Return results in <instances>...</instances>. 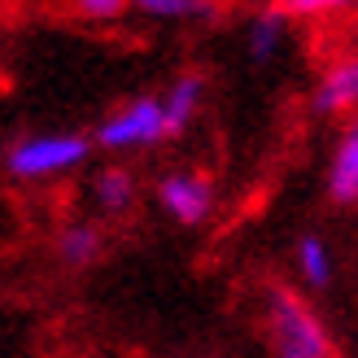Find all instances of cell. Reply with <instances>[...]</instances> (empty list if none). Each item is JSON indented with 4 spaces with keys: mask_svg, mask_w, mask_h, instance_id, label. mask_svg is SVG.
I'll return each instance as SVG.
<instances>
[{
    "mask_svg": "<svg viewBox=\"0 0 358 358\" xmlns=\"http://www.w3.org/2000/svg\"><path fill=\"white\" fill-rule=\"evenodd\" d=\"M262 324H266V341H271L275 358H332V336L324 328V319L293 289L266 293Z\"/></svg>",
    "mask_w": 358,
    "mask_h": 358,
    "instance_id": "obj_1",
    "label": "cell"
},
{
    "mask_svg": "<svg viewBox=\"0 0 358 358\" xmlns=\"http://www.w3.org/2000/svg\"><path fill=\"white\" fill-rule=\"evenodd\" d=\"M171 136H175V127H171L166 101L162 96H131L101 118L96 145L110 153H127V149H153Z\"/></svg>",
    "mask_w": 358,
    "mask_h": 358,
    "instance_id": "obj_2",
    "label": "cell"
},
{
    "mask_svg": "<svg viewBox=\"0 0 358 358\" xmlns=\"http://www.w3.org/2000/svg\"><path fill=\"white\" fill-rule=\"evenodd\" d=\"M92 153V140L75 136V131H40L27 136L9 149V171L27 184H40V179H57L70 175L75 166H83V157Z\"/></svg>",
    "mask_w": 358,
    "mask_h": 358,
    "instance_id": "obj_3",
    "label": "cell"
},
{
    "mask_svg": "<svg viewBox=\"0 0 358 358\" xmlns=\"http://www.w3.org/2000/svg\"><path fill=\"white\" fill-rule=\"evenodd\" d=\"M157 206H162L175 223L196 227V223H206L210 210H214V184L201 171H188V166L166 171L157 179Z\"/></svg>",
    "mask_w": 358,
    "mask_h": 358,
    "instance_id": "obj_4",
    "label": "cell"
},
{
    "mask_svg": "<svg viewBox=\"0 0 358 358\" xmlns=\"http://www.w3.org/2000/svg\"><path fill=\"white\" fill-rule=\"evenodd\" d=\"M315 110L328 118H358V48H341L324 62L315 83Z\"/></svg>",
    "mask_w": 358,
    "mask_h": 358,
    "instance_id": "obj_5",
    "label": "cell"
},
{
    "mask_svg": "<svg viewBox=\"0 0 358 358\" xmlns=\"http://www.w3.org/2000/svg\"><path fill=\"white\" fill-rule=\"evenodd\" d=\"M328 196L336 206H354L358 201V118L345 122V131H341V140H336V149H332Z\"/></svg>",
    "mask_w": 358,
    "mask_h": 358,
    "instance_id": "obj_6",
    "label": "cell"
},
{
    "mask_svg": "<svg viewBox=\"0 0 358 358\" xmlns=\"http://www.w3.org/2000/svg\"><path fill=\"white\" fill-rule=\"evenodd\" d=\"M136 175L131 171H122V166H105L96 179H92V201L101 214H110V219H118V214H127L136 206Z\"/></svg>",
    "mask_w": 358,
    "mask_h": 358,
    "instance_id": "obj_7",
    "label": "cell"
},
{
    "mask_svg": "<svg viewBox=\"0 0 358 358\" xmlns=\"http://www.w3.org/2000/svg\"><path fill=\"white\" fill-rule=\"evenodd\" d=\"M162 101H166L171 127H175V136H179V131H184L196 114H201V105H206V79L196 75V70H188V75L171 79V87L162 92Z\"/></svg>",
    "mask_w": 358,
    "mask_h": 358,
    "instance_id": "obj_8",
    "label": "cell"
},
{
    "mask_svg": "<svg viewBox=\"0 0 358 358\" xmlns=\"http://www.w3.org/2000/svg\"><path fill=\"white\" fill-rule=\"evenodd\" d=\"M101 249H105V236L92 223H70L57 236V258L66 266H92L101 258Z\"/></svg>",
    "mask_w": 358,
    "mask_h": 358,
    "instance_id": "obj_9",
    "label": "cell"
},
{
    "mask_svg": "<svg viewBox=\"0 0 358 358\" xmlns=\"http://www.w3.org/2000/svg\"><path fill=\"white\" fill-rule=\"evenodd\" d=\"M284 27H289V13L284 9H262L254 22H249V57L271 62L284 48Z\"/></svg>",
    "mask_w": 358,
    "mask_h": 358,
    "instance_id": "obj_10",
    "label": "cell"
},
{
    "mask_svg": "<svg viewBox=\"0 0 358 358\" xmlns=\"http://www.w3.org/2000/svg\"><path fill=\"white\" fill-rule=\"evenodd\" d=\"M297 275L310 284V289H328L332 284V249L324 236H301L297 241Z\"/></svg>",
    "mask_w": 358,
    "mask_h": 358,
    "instance_id": "obj_11",
    "label": "cell"
},
{
    "mask_svg": "<svg viewBox=\"0 0 358 358\" xmlns=\"http://www.w3.org/2000/svg\"><path fill=\"white\" fill-rule=\"evenodd\" d=\"M140 13L179 22V17H214L219 5H206V0H140Z\"/></svg>",
    "mask_w": 358,
    "mask_h": 358,
    "instance_id": "obj_12",
    "label": "cell"
},
{
    "mask_svg": "<svg viewBox=\"0 0 358 358\" xmlns=\"http://www.w3.org/2000/svg\"><path fill=\"white\" fill-rule=\"evenodd\" d=\"M122 9V0H79L75 5V13H83V17H118Z\"/></svg>",
    "mask_w": 358,
    "mask_h": 358,
    "instance_id": "obj_13",
    "label": "cell"
}]
</instances>
